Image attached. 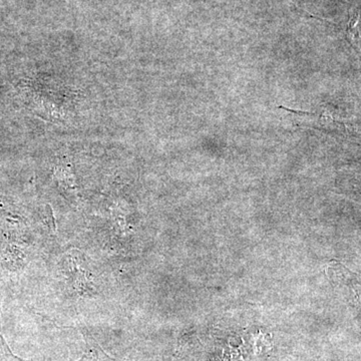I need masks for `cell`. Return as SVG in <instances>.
<instances>
[{
  "instance_id": "obj_2",
  "label": "cell",
  "mask_w": 361,
  "mask_h": 361,
  "mask_svg": "<svg viewBox=\"0 0 361 361\" xmlns=\"http://www.w3.org/2000/svg\"><path fill=\"white\" fill-rule=\"evenodd\" d=\"M78 361H114L110 356L99 348L97 342L87 338V349L82 360Z\"/></svg>"
},
{
  "instance_id": "obj_1",
  "label": "cell",
  "mask_w": 361,
  "mask_h": 361,
  "mask_svg": "<svg viewBox=\"0 0 361 361\" xmlns=\"http://www.w3.org/2000/svg\"><path fill=\"white\" fill-rule=\"evenodd\" d=\"M346 35L349 42L361 51V8L350 16Z\"/></svg>"
}]
</instances>
